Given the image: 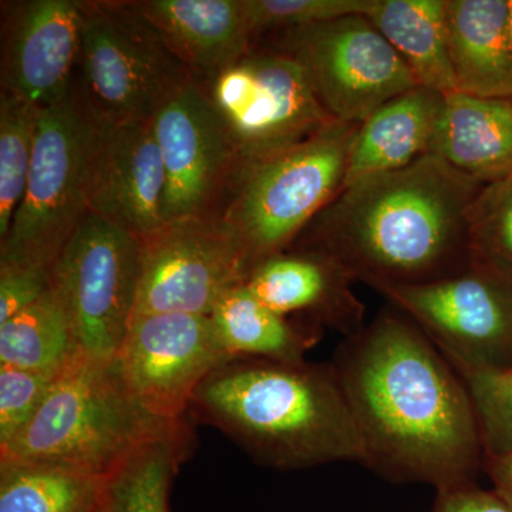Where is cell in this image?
Masks as SVG:
<instances>
[{"mask_svg":"<svg viewBox=\"0 0 512 512\" xmlns=\"http://www.w3.org/2000/svg\"><path fill=\"white\" fill-rule=\"evenodd\" d=\"M466 383L484 454L512 453V372H457Z\"/></svg>","mask_w":512,"mask_h":512,"instance_id":"f546056e","label":"cell"},{"mask_svg":"<svg viewBox=\"0 0 512 512\" xmlns=\"http://www.w3.org/2000/svg\"><path fill=\"white\" fill-rule=\"evenodd\" d=\"M229 360L210 316L158 313L131 320L116 363L146 412L178 424L198 387Z\"/></svg>","mask_w":512,"mask_h":512,"instance_id":"4fadbf2b","label":"cell"},{"mask_svg":"<svg viewBox=\"0 0 512 512\" xmlns=\"http://www.w3.org/2000/svg\"><path fill=\"white\" fill-rule=\"evenodd\" d=\"M511 372H512V370H511Z\"/></svg>","mask_w":512,"mask_h":512,"instance_id":"d590c367","label":"cell"},{"mask_svg":"<svg viewBox=\"0 0 512 512\" xmlns=\"http://www.w3.org/2000/svg\"><path fill=\"white\" fill-rule=\"evenodd\" d=\"M82 49L77 0L2 2L0 89L39 109L72 92Z\"/></svg>","mask_w":512,"mask_h":512,"instance_id":"9a60e30c","label":"cell"},{"mask_svg":"<svg viewBox=\"0 0 512 512\" xmlns=\"http://www.w3.org/2000/svg\"><path fill=\"white\" fill-rule=\"evenodd\" d=\"M483 468L494 484V490L512 505V453L484 454Z\"/></svg>","mask_w":512,"mask_h":512,"instance_id":"836d02e7","label":"cell"},{"mask_svg":"<svg viewBox=\"0 0 512 512\" xmlns=\"http://www.w3.org/2000/svg\"><path fill=\"white\" fill-rule=\"evenodd\" d=\"M457 372H511L512 284L476 265L430 284L379 291Z\"/></svg>","mask_w":512,"mask_h":512,"instance_id":"8fae6325","label":"cell"},{"mask_svg":"<svg viewBox=\"0 0 512 512\" xmlns=\"http://www.w3.org/2000/svg\"><path fill=\"white\" fill-rule=\"evenodd\" d=\"M248 276L244 249L218 218L167 222L141 241L133 319L158 313L210 316L222 293Z\"/></svg>","mask_w":512,"mask_h":512,"instance_id":"7c38bea8","label":"cell"},{"mask_svg":"<svg viewBox=\"0 0 512 512\" xmlns=\"http://www.w3.org/2000/svg\"><path fill=\"white\" fill-rule=\"evenodd\" d=\"M443 103V94L416 86L373 111L350 143L345 187L431 154Z\"/></svg>","mask_w":512,"mask_h":512,"instance_id":"d6986e66","label":"cell"},{"mask_svg":"<svg viewBox=\"0 0 512 512\" xmlns=\"http://www.w3.org/2000/svg\"><path fill=\"white\" fill-rule=\"evenodd\" d=\"M195 82L210 79L255 45L244 0H133Z\"/></svg>","mask_w":512,"mask_h":512,"instance_id":"ac0fdd59","label":"cell"},{"mask_svg":"<svg viewBox=\"0 0 512 512\" xmlns=\"http://www.w3.org/2000/svg\"><path fill=\"white\" fill-rule=\"evenodd\" d=\"M165 170L153 120L107 124L96 119L87 207L143 241L163 227Z\"/></svg>","mask_w":512,"mask_h":512,"instance_id":"2e32d148","label":"cell"},{"mask_svg":"<svg viewBox=\"0 0 512 512\" xmlns=\"http://www.w3.org/2000/svg\"><path fill=\"white\" fill-rule=\"evenodd\" d=\"M483 185L427 154L343 188L288 249L328 255L377 292L430 284L470 266L467 217Z\"/></svg>","mask_w":512,"mask_h":512,"instance_id":"7a4b0ae2","label":"cell"},{"mask_svg":"<svg viewBox=\"0 0 512 512\" xmlns=\"http://www.w3.org/2000/svg\"><path fill=\"white\" fill-rule=\"evenodd\" d=\"M447 23L457 92L511 100L510 0H447Z\"/></svg>","mask_w":512,"mask_h":512,"instance_id":"ffe728a7","label":"cell"},{"mask_svg":"<svg viewBox=\"0 0 512 512\" xmlns=\"http://www.w3.org/2000/svg\"><path fill=\"white\" fill-rule=\"evenodd\" d=\"M82 353L69 313L52 284L25 311L0 325V366L63 369Z\"/></svg>","mask_w":512,"mask_h":512,"instance_id":"d4e9b609","label":"cell"},{"mask_svg":"<svg viewBox=\"0 0 512 512\" xmlns=\"http://www.w3.org/2000/svg\"><path fill=\"white\" fill-rule=\"evenodd\" d=\"M431 154L481 184L512 177L511 100L444 96Z\"/></svg>","mask_w":512,"mask_h":512,"instance_id":"44dd1931","label":"cell"},{"mask_svg":"<svg viewBox=\"0 0 512 512\" xmlns=\"http://www.w3.org/2000/svg\"><path fill=\"white\" fill-rule=\"evenodd\" d=\"M210 318L232 359L302 363L320 339L319 326L299 325L272 311L249 291L245 282L222 293Z\"/></svg>","mask_w":512,"mask_h":512,"instance_id":"603a6c76","label":"cell"},{"mask_svg":"<svg viewBox=\"0 0 512 512\" xmlns=\"http://www.w3.org/2000/svg\"><path fill=\"white\" fill-rule=\"evenodd\" d=\"M190 410L264 466L295 470L365 458L332 363L238 357L204 380Z\"/></svg>","mask_w":512,"mask_h":512,"instance_id":"3957f363","label":"cell"},{"mask_svg":"<svg viewBox=\"0 0 512 512\" xmlns=\"http://www.w3.org/2000/svg\"><path fill=\"white\" fill-rule=\"evenodd\" d=\"M373 0H244L254 39L350 15H367Z\"/></svg>","mask_w":512,"mask_h":512,"instance_id":"f1b7e54d","label":"cell"},{"mask_svg":"<svg viewBox=\"0 0 512 512\" xmlns=\"http://www.w3.org/2000/svg\"><path fill=\"white\" fill-rule=\"evenodd\" d=\"M42 110L0 94V242L25 195Z\"/></svg>","mask_w":512,"mask_h":512,"instance_id":"4316f807","label":"cell"},{"mask_svg":"<svg viewBox=\"0 0 512 512\" xmlns=\"http://www.w3.org/2000/svg\"><path fill=\"white\" fill-rule=\"evenodd\" d=\"M366 16L409 66L419 86L443 96L457 92L447 0H373Z\"/></svg>","mask_w":512,"mask_h":512,"instance_id":"7402d4cb","label":"cell"},{"mask_svg":"<svg viewBox=\"0 0 512 512\" xmlns=\"http://www.w3.org/2000/svg\"><path fill=\"white\" fill-rule=\"evenodd\" d=\"M103 484L74 468L0 458V512H96Z\"/></svg>","mask_w":512,"mask_h":512,"instance_id":"cb8c5ba5","label":"cell"},{"mask_svg":"<svg viewBox=\"0 0 512 512\" xmlns=\"http://www.w3.org/2000/svg\"><path fill=\"white\" fill-rule=\"evenodd\" d=\"M433 512H512V505L497 491L470 483L437 491Z\"/></svg>","mask_w":512,"mask_h":512,"instance_id":"d6a6232c","label":"cell"},{"mask_svg":"<svg viewBox=\"0 0 512 512\" xmlns=\"http://www.w3.org/2000/svg\"><path fill=\"white\" fill-rule=\"evenodd\" d=\"M363 466L436 491L474 483L483 444L464 380L409 316L386 311L336 349Z\"/></svg>","mask_w":512,"mask_h":512,"instance_id":"6da1fadb","label":"cell"},{"mask_svg":"<svg viewBox=\"0 0 512 512\" xmlns=\"http://www.w3.org/2000/svg\"><path fill=\"white\" fill-rule=\"evenodd\" d=\"M66 367L32 370L0 366V447L15 439L35 417Z\"/></svg>","mask_w":512,"mask_h":512,"instance_id":"4dcf8cb0","label":"cell"},{"mask_svg":"<svg viewBox=\"0 0 512 512\" xmlns=\"http://www.w3.org/2000/svg\"><path fill=\"white\" fill-rule=\"evenodd\" d=\"M165 170L164 221L218 218L242 161L200 84L192 82L153 119Z\"/></svg>","mask_w":512,"mask_h":512,"instance_id":"5bb4252c","label":"cell"},{"mask_svg":"<svg viewBox=\"0 0 512 512\" xmlns=\"http://www.w3.org/2000/svg\"><path fill=\"white\" fill-rule=\"evenodd\" d=\"M151 416L124 383L116 360L84 355L64 369L35 417L0 447V458L56 464L106 478L153 441L187 434Z\"/></svg>","mask_w":512,"mask_h":512,"instance_id":"277c9868","label":"cell"},{"mask_svg":"<svg viewBox=\"0 0 512 512\" xmlns=\"http://www.w3.org/2000/svg\"><path fill=\"white\" fill-rule=\"evenodd\" d=\"M50 284L52 271L0 265V325L36 302Z\"/></svg>","mask_w":512,"mask_h":512,"instance_id":"1f68e13d","label":"cell"},{"mask_svg":"<svg viewBox=\"0 0 512 512\" xmlns=\"http://www.w3.org/2000/svg\"><path fill=\"white\" fill-rule=\"evenodd\" d=\"M357 127L336 121L298 146L242 164L218 220L244 249L249 274L291 247L338 197Z\"/></svg>","mask_w":512,"mask_h":512,"instance_id":"5b68a950","label":"cell"},{"mask_svg":"<svg viewBox=\"0 0 512 512\" xmlns=\"http://www.w3.org/2000/svg\"><path fill=\"white\" fill-rule=\"evenodd\" d=\"M470 264L512 284V177L484 184L467 217Z\"/></svg>","mask_w":512,"mask_h":512,"instance_id":"83f0119b","label":"cell"},{"mask_svg":"<svg viewBox=\"0 0 512 512\" xmlns=\"http://www.w3.org/2000/svg\"><path fill=\"white\" fill-rule=\"evenodd\" d=\"M510 3H511V28H512V0H510ZM511 103H512V99H511Z\"/></svg>","mask_w":512,"mask_h":512,"instance_id":"e575fe53","label":"cell"},{"mask_svg":"<svg viewBox=\"0 0 512 512\" xmlns=\"http://www.w3.org/2000/svg\"><path fill=\"white\" fill-rule=\"evenodd\" d=\"M197 83L242 164L298 146L336 123L320 106L301 66L265 43H255L239 62Z\"/></svg>","mask_w":512,"mask_h":512,"instance_id":"ba28073f","label":"cell"},{"mask_svg":"<svg viewBox=\"0 0 512 512\" xmlns=\"http://www.w3.org/2000/svg\"><path fill=\"white\" fill-rule=\"evenodd\" d=\"M255 43L291 56L320 106L339 123L360 124L386 101L419 86L365 15L271 33Z\"/></svg>","mask_w":512,"mask_h":512,"instance_id":"9c48e42d","label":"cell"},{"mask_svg":"<svg viewBox=\"0 0 512 512\" xmlns=\"http://www.w3.org/2000/svg\"><path fill=\"white\" fill-rule=\"evenodd\" d=\"M94 128L96 117L74 83L66 99L42 110L28 185L8 235L0 242V265L53 271L89 214Z\"/></svg>","mask_w":512,"mask_h":512,"instance_id":"52a82bcc","label":"cell"},{"mask_svg":"<svg viewBox=\"0 0 512 512\" xmlns=\"http://www.w3.org/2000/svg\"><path fill=\"white\" fill-rule=\"evenodd\" d=\"M140 271L141 242L87 214L52 271L84 355L117 359L136 309Z\"/></svg>","mask_w":512,"mask_h":512,"instance_id":"30bf717a","label":"cell"},{"mask_svg":"<svg viewBox=\"0 0 512 512\" xmlns=\"http://www.w3.org/2000/svg\"><path fill=\"white\" fill-rule=\"evenodd\" d=\"M355 278L328 255L286 249L249 274V291L272 311L306 316L315 325L352 338L365 328V305L353 292Z\"/></svg>","mask_w":512,"mask_h":512,"instance_id":"e0dca14e","label":"cell"},{"mask_svg":"<svg viewBox=\"0 0 512 512\" xmlns=\"http://www.w3.org/2000/svg\"><path fill=\"white\" fill-rule=\"evenodd\" d=\"M76 84L97 120H153L175 94L195 82L133 2L86 0Z\"/></svg>","mask_w":512,"mask_h":512,"instance_id":"8992f818","label":"cell"},{"mask_svg":"<svg viewBox=\"0 0 512 512\" xmlns=\"http://www.w3.org/2000/svg\"><path fill=\"white\" fill-rule=\"evenodd\" d=\"M190 434L148 443L104 478L96 512H170V490Z\"/></svg>","mask_w":512,"mask_h":512,"instance_id":"484cf974","label":"cell"}]
</instances>
